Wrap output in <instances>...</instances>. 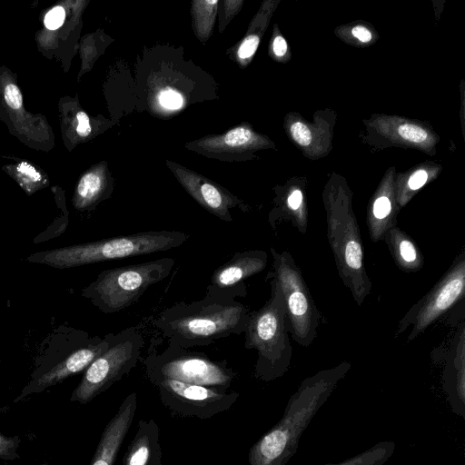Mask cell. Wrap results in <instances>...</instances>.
I'll return each instance as SVG.
<instances>
[{
	"label": "cell",
	"mask_w": 465,
	"mask_h": 465,
	"mask_svg": "<svg viewBox=\"0 0 465 465\" xmlns=\"http://www.w3.org/2000/svg\"><path fill=\"white\" fill-rule=\"evenodd\" d=\"M246 294V289L220 291L208 286L202 300L168 307L153 324L168 343L184 349L209 346L217 340L244 332L251 311L236 297Z\"/></svg>",
	"instance_id": "1"
},
{
	"label": "cell",
	"mask_w": 465,
	"mask_h": 465,
	"mask_svg": "<svg viewBox=\"0 0 465 465\" xmlns=\"http://www.w3.org/2000/svg\"><path fill=\"white\" fill-rule=\"evenodd\" d=\"M351 367L349 361H342L304 379L289 399L282 418L250 449L249 465H285L312 418Z\"/></svg>",
	"instance_id": "2"
},
{
	"label": "cell",
	"mask_w": 465,
	"mask_h": 465,
	"mask_svg": "<svg viewBox=\"0 0 465 465\" xmlns=\"http://www.w3.org/2000/svg\"><path fill=\"white\" fill-rule=\"evenodd\" d=\"M271 286L266 302L257 311H251L244 331L245 349L257 351L254 377L272 381L282 377L289 370L292 347L284 300L279 284L273 278H265Z\"/></svg>",
	"instance_id": "3"
},
{
	"label": "cell",
	"mask_w": 465,
	"mask_h": 465,
	"mask_svg": "<svg viewBox=\"0 0 465 465\" xmlns=\"http://www.w3.org/2000/svg\"><path fill=\"white\" fill-rule=\"evenodd\" d=\"M189 236L179 231H147L41 252L27 260L55 268H70L168 251L183 245Z\"/></svg>",
	"instance_id": "4"
},
{
	"label": "cell",
	"mask_w": 465,
	"mask_h": 465,
	"mask_svg": "<svg viewBox=\"0 0 465 465\" xmlns=\"http://www.w3.org/2000/svg\"><path fill=\"white\" fill-rule=\"evenodd\" d=\"M175 260L163 257L103 271L83 291V296L101 312L110 314L135 303L152 285L167 278Z\"/></svg>",
	"instance_id": "5"
},
{
	"label": "cell",
	"mask_w": 465,
	"mask_h": 465,
	"mask_svg": "<svg viewBox=\"0 0 465 465\" xmlns=\"http://www.w3.org/2000/svg\"><path fill=\"white\" fill-rule=\"evenodd\" d=\"M327 239L339 277L358 306L371 294L372 283L364 263V248L356 217L348 205L327 208Z\"/></svg>",
	"instance_id": "6"
},
{
	"label": "cell",
	"mask_w": 465,
	"mask_h": 465,
	"mask_svg": "<svg viewBox=\"0 0 465 465\" xmlns=\"http://www.w3.org/2000/svg\"><path fill=\"white\" fill-rule=\"evenodd\" d=\"M143 364L150 381L170 379L220 391H229L232 382L237 377L226 361H214L203 352L192 351L171 343L158 352L154 341Z\"/></svg>",
	"instance_id": "7"
},
{
	"label": "cell",
	"mask_w": 465,
	"mask_h": 465,
	"mask_svg": "<svg viewBox=\"0 0 465 465\" xmlns=\"http://www.w3.org/2000/svg\"><path fill=\"white\" fill-rule=\"evenodd\" d=\"M272 269L265 278H273L281 289L291 338L302 347H309L318 334L321 312L309 291L300 267L288 251L270 248Z\"/></svg>",
	"instance_id": "8"
},
{
	"label": "cell",
	"mask_w": 465,
	"mask_h": 465,
	"mask_svg": "<svg viewBox=\"0 0 465 465\" xmlns=\"http://www.w3.org/2000/svg\"><path fill=\"white\" fill-rule=\"evenodd\" d=\"M143 335L127 328L114 335L107 350L86 369L70 401L86 404L128 374L141 359Z\"/></svg>",
	"instance_id": "9"
},
{
	"label": "cell",
	"mask_w": 465,
	"mask_h": 465,
	"mask_svg": "<svg viewBox=\"0 0 465 465\" xmlns=\"http://www.w3.org/2000/svg\"><path fill=\"white\" fill-rule=\"evenodd\" d=\"M465 252H461L444 275L407 312L399 322L397 332L411 326L407 342L423 333L440 316L464 296Z\"/></svg>",
	"instance_id": "10"
},
{
	"label": "cell",
	"mask_w": 465,
	"mask_h": 465,
	"mask_svg": "<svg viewBox=\"0 0 465 465\" xmlns=\"http://www.w3.org/2000/svg\"><path fill=\"white\" fill-rule=\"evenodd\" d=\"M150 382L156 388L163 406L179 417L207 420L231 409L240 397V393L233 391H220L170 379Z\"/></svg>",
	"instance_id": "11"
},
{
	"label": "cell",
	"mask_w": 465,
	"mask_h": 465,
	"mask_svg": "<svg viewBox=\"0 0 465 465\" xmlns=\"http://www.w3.org/2000/svg\"><path fill=\"white\" fill-rule=\"evenodd\" d=\"M114 333L104 338L94 337L89 343L74 350L64 360L54 365L37 378L32 380L14 400L19 402L25 398L39 393L66 378L85 370L98 356L104 353L111 344Z\"/></svg>",
	"instance_id": "12"
},
{
	"label": "cell",
	"mask_w": 465,
	"mask_h": 465,
	"mask_svg": "<svg viewBox=\"0 0 465 465\" xmlns=\"http://www.w3.org/2000/svg\"><path fill=\"white\" fill-rule=\"evenodd\" d=\"M267 263L268 253L263 250L237 252L213 272L209 286L220 291L244 289V281L262 272Z\"/></svg>",
	"instance_id": "13"
},
{
	"label": "cell",
	"mask_w": 465,
	"mask_h": 465,
	"mask_svg": "<svg viewBox=\"0 0 465 465\" xmlns=\"http://www.w3.org/2000/svg\"><path fill=\"white\" fill-rule=\"evenodd\" d=\"M136 392L130 393L104 427L90 465H114L117 453L134 420Z\"/></svg>",
	"instance_id": "14"
},
{
	"label": "cell",
	"mask_w": 465,
	"mask_h": 465,
	"mask_svg": "<svg viewBox=\"0 0 465 465\" xmlns=\"http://www.w3.org/2000/svg\"><path fill=\"white\" fill-rule=\"evenodd\" d=\"M159 427L153 419L140 420L123 457V465H162Z\"/></svg>",
	"instance_id": "15"
},
{
	"label": "cell",
	"mask_w": 465,
	"mask_h": 465,
	"mask_svg": "<svg viewBox=\"0 0 465 465\" xmlns=\"http://www.w3.org/2000/svg\"><path fill=\"white\" fill-rule=\"evenodd\" d=\"M464 326L461 328L458 343L450 351V361L444 371V385L453 411L464 417Z\"/></svg>",
	"instance_id": "16"
},
{
	"label": "cell",
	"mask_w": 465,
	"mask_h": 465,
	"mask_svg": "<svg viewBox=\"0 0 465 465\" xmlns=\"http://www.w3.org/2000/svg\"><path fill=\"white\" fill-rule=\"evenodd\" d=\"M390 253L396 265L404 272H419L424 265V256L414 240L398 226L384 235Z\"/></svg>",
	"instance_id": "17"
},
{
	"label": "cell",
	"mask_w": 465,
	"mask_h": 465,
	"mask_svg": "<svg viewBox=\"0 0 465 465\" xmlns=\"http://www.w3.org/2000/svg\"><path fill=\"white\" fill-rule=\"evenodd\" d=\"M395 443L391 440L380 441L370 449L339 463L325 465H384L392 456Z\"/></svg>",
	"instance_id": "18"
},
{
	"label": "cell",
	"mask_w": 465,
	"mask_h": 465,
	"mask_svg": "<svg viewBox=\"0 0 465 465\" xmlns=\"http://www.w3.org/2000/svg\"><path fill=\"white\" fill-rule=\"evenodd\" d=\"M102 189L103 182L99 174L95 173L84 174L76 187L75 208L83 210L91 206L99 198Z\"/></svg>",
	"instance_id": "19"
},
{
	"label": "cell",
	"mask_w": 465,
	"mask_h": 465,
	"mask_svg": "<svg viewBox=\"0 0 465 465\" xmlns=\"http://www.w3.org/2000/svg\"><path fill=\"white\" fill-rule=\"evenodd\" d=\"M20 444L19 437H9L0 433V459L15 460L17 458V449Z\"/></svg>",
	"instance_id": "20"
},
{
	"label": "cell",
	"mask_w": 465,
	"mask_h": 465,
	"mask_svg": "<svg viewBox=\"0 0 465 465\" xmlns=\"http://www.w3.org/2000/svg\"><path fill=\"white\" fill-rule=\"evenodd\" d=\"M398 134L401 138L412 143H422L428 138V134L424 129L411 124L400 125Z\"/></svg>",
	"instance_id": "21"
},
{
	"label": "cell",
	"mask_w": 465,
	"mask_h": 465,
	"mask_svg": "<svg viewBox=\"0 0 465 465\" xmlns=\"http://www.w3.org/2000/svg\"><path fill=\"white\" fill-rule=\"evenodd\" d=\"M252 134L243 127H237L229 131L223 137L224 143L230 146L243 145L251 141Z\"/></svg>",
	"instance_id": "22"
},
{
	"label": "cell",
	"mask_w": 465,
	"mask_h": 465,
	"mask_svg": "<svg viewBox=\"0 0 465 465\" xmlns=\"http://www.w3.org/2000/svg\"><path fill=\"white\" fill-rule=\"evenodd\" d=\"M17 172L20 177L27 186V191L31 192L32 187L39 183L42 179L40 173L31 164L23 162L17 166Z\"/></svg>",
	"instance_id": "23"
},
{
	"label": "cell",
	"mask_w": 465,
	"mask_h": 465,
	"mask_svg": "<svg viewBox=\"0 0 465 465\" xmlns=\"http://www.w3.org/2000/svg\"><path fill=\"white\" fill-rule=\"evenodd\" d=\"M65 11L64 7L57 5L52 8L45 16L44 24L49 30L58 29L64 22Z\"/></svg>",
	"instance_id": "24"
},
{
	"label": "cell",
	"mask_w": 465,
	"mask_h": 465,
	"mask_svg": "<svg viewBox=\"0 0 465 465\" xmlns=\"http://www.w3.org/2000/svg\"><path fill=\"white\" fill-rule=\"evenodd\" d=\"M291 134L296 143L302 146H307L312 142V133L308 126L301 122H295L291 125Z\"/></svg>",
	"instance_id": "25"
},
{
	"label": "cell",
	"mask_w": 465,
	"mask_h": 465,
	"mask_svg": "<svg viewBox=\"0 0 465 465\" xmlns=\"http://www.w3.org/2000/svg\"><path fill=\"white\" fill-rule=\"evenodd\" d=\"M4 97L13 109H20L23 105L22 93L15 84H9L5 87Z\"/></svg>",
	"instance_id": "26"
},
{
	"label": "cell",
	"mask_w": 465,
	"mask_h": 465,
	"mask_svg": "<svg viewBox=\"0 0 465 465\" xmlns=\"http://www.w3.org/2000/svg\"><path fill=\"white\" fill-rule=\"evenodd\" d=\"M259 37L257 35L247 36L241 44L238 49V56L241 59L251 57L256 51L259 45Z\"/></svg>",
	"instance_id": "27"
},
{
	"label": "cell",
	"mask_w": 465,
	"mask_h": 465,
	"mask_svg": "<svg viewBox=\"0 0 465 465\" xmlns=\"http://www.w3.org/2000/svg\"><path fill=\"white\" fill-rule=\"evenodd\" d=\"M159 101L163 106L171 109H177L183 104L182 96L178 93L170 89L161 93Z\"/></svg>",
	"instance_id": "28"
},
{
	"label": "cell",
	"mask_w": 465,
	"mask_h": 465,
	"mask_svg": "<svg viewBox=\"0 0 465 465\" xmlns=\"http://www.w3.org/2000/svg\"><path fill=\"white\" fill-rule=\"evenodd\" d=\"M428 179V173L424 170H419L413 173L408 181L409 189L416 191L425 184Z\"/></svg>",
	"instance_id": "29"
},
{
	"label": "cell",
	"mask_w": 465,
	"mask_h": 465,
	"mask_svg": "<svg viewBox=\"0 0 465 465\" xmlns=\"http://www.w3.org/2000/svg\"><path fill=\"white\" fill-rule=\"evenodd\" d=\"M76 119H77V126H76L77 134L82 137L87 136L91 133V126H90L88 115L84 112H79L76 114Z\"/></svg>",
	"instance_id": "30"
},
{
	"label": "cell",
	"mask_w": 465,
	"mask_h": 465,
	"mask_svg": "<svg viewBox=\"0 0 465 465\" xmlns=\"http://www.w3.org/2000/svg\"><path fill=\"white\" fill-rule=\"evenodd\" d=\"M351 33L353 36L363 43L369 42L371 39V33L366 27L361 25L353 27Z\"/></svg>",
	"instance_id": "31"
},
{
	"label": "cell",
	"mask_w": 465,
	"mask_h": 465,
	"mask_svg": "<svg viewBox=\"0 0 465 465\" xmlns=\"http://www.w3.org/2000/svg\"><path fill=\"white\" fill-rule=\"evenodd\" d=\"M272 49L277 56H282L287 51V43L282 36H276L272 43Z\"/></svg>",
	"instance_id": "32"
}]
</instances>
